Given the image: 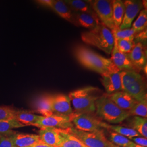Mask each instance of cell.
Instances as JSON below:
<instances>
[{
  "label": "cell",
  "mask_w": 147,
  "mask_h": 147,
  "mask_svg": "<svg viewBox=\"0 0 147 147\" xmlns=\"http://www.w3.org/2000/svg\"><path fill=\"white\" fill-rule=\"evenodd\" d=\"M74 53L78 61L82 66L101 75L108 72L121 71L111 59L102 56L88 47L77 46L75 47Z\"/></svg>",
  "instance_id": "1"
},
{
  "label": "cell",
  "mask_w": 147,
  "mask_h": 147,
  "mask_svg": "<svg viewBox=\"0 0 147 147\" xmlns=\"http://www.w3.org/2000/svg\"><path fill=\"white\" fill-rule=\"evenodd\" d=\"M100 89L88 86L71 92L69 98L76 113H91L95 112V103L100 97Z\"/></svg>",
  "instance_id": "2"
},
{
  "label": "cell",
  "mask_w": 147,
  "mask_h": 147,
  "mask_svg": "<svg viewBox=\"0 0 147 147\" xmlns=\"http://www.w3.org/2000/svg\"><path fill=\"white\" fill-rule=\"evenodd\" d=\"M95 113L100 119L113 124H119L130 117L128 111L119 107L107 94L101 95L96 100Z\"/></svg>",
  "instance_id": "3"
},
{
  "label": "cell",
  "mask_w": 147,
  "mask_h": 147,
  "mask_svg": "<svg viewBox=\"0 0 147 147\" xmlns=\"http://www.w3.org/2000/svg\"><path fill=\"white\" fill-rule=\"evenodd\" d=\"M81 37L84 43L98 47L109 55L111 54L115 42L111 30L101 22L94 28L82 33Z\"/></svg>",
  "instance_id": "4"
},
{
  "label": "cell",
  "mask_w": 147,
  "mask_h": 147,
  "mask_svg": "<svg viewBox=\"0 0 147 147\" xmlns=\"http://www.w3.org/2000/svg\"><path fill=\"white\" fill-rule=\"evenodd\" d=\"M122 91L137 101L147 100V86L144 78L135 71H121Z\"/></svg>",
  "instance_id": "5"
},
{
  "label": "cell",
  "mask_w": 147,
  "mask_h": 147,
  "mask_svg": "<svg viewBox=\"0 0 147 147\" xmlns=\"http://www.w3.org/2000/svg\"><path fill=\"white\" fill-rule=\"evenodd\" d=\"M74 127L81 131L93 132L107 129V123L104 122L94 114L76 113L70 115Z\"/></svg>",
  "instance_id": "6"
},
{
  "label": "cell",
  "mask_w": 147,
  "mask_h": 147,
  "mask_svg": "<svg viewBox=\"0 0 147 147\" xmlns=\"http://www.w3.org/2000/svg\"><path fill=\"white\" fill-rule=\"evenodd\" d=\"M68 130L87 147H108L111 142L105 136L104 130L93 132L79 130L74 127L68 128Z\"/></svg>",
  "instance_id": "7"
},
{
  "label": "cell",
  "mask_w": 147,
  "mask_h": 147,
  "mask_svg": "<svg viewBox=\"0 0 147 147\" xmlns=\"http://www.w3.org/2000/svg\"><path fill=\"white\" fill-rule=\"evenodd\" d=\"M89 1L101 22L110 30L116 28L113 18L112 1L93 0Z\"/></svg>",
  "instance_id": "8"
},
{
  "label": "cell",
  "mask_w": 147,
  "mask_h": 147,
  "mask_svg": "<svg viewBox=\"0 0 147 147\" xmlns=\"http://www.w3.org/2000/svg\"><path fill=\"white\" fill-rule=\"evenodd\" d=\"M33 126L40 129L47 127L67 129L74 127L70 116L53 114L47 117L40 116Z\"/></svg>",
  "instance_id": "9"
},
{
  "label": "cell",
  "mask_w": 147,
  "mask_h": 147,
  "mask_svg": "<svg viewBox=\"0 0 147 147\" xmlns=\"http://www.w3.org/2000/svg\"><path fill=\"white\" fill-rule=\"evenodd\" d=\"M124 3L125 13L123 20L119 27L121 30L130 28L134 20L143 7L141 1L126 0Z\"/></svg>",
  "instance_id": "10"
},
{
  "label": "cell",
  "mask_w": 147,
  "mask_h": 147,
  "mask_svg": "<svg viewBox=\"0 0 147 147\" xmlns=\"http://www.w3.org/2000/svg\"><path fill=\"white\" fill-rule=\"evenodd\" d=\"M51 105L54 114L70 116L74 113L68 95L63 94L51 95Z\"/></svg>",
  "instance_id": "11"
},
{
  "label": "cell",
  "mask_w": 147,
  "mask_h": 147,
  "mask_svg": "<svg viewBox=\"0 0 147 147\" xmlns=\"http://www.w3.org/2000/svg\"><path fill=\"white\" fill-rule=\"evenodd\" d=\"M101 83L107 94L111 95L122 91L121 71L108 72L101 75Z\"/></svg>",
  "instance_id": "12"
},
{
  "label": "cell",
  "mask_w": 147,
  "mask_h": 147,
  "mask_svg": "<svg viewBox=\"0 0 147 147\" xmlns=\"http://www.w3.org/2000/svg\"><path fill=\"white\" fill-rule=\"evenodd\" d=\"M127 55L137 70L146 68L147 54L143 43L137 42L131 51Z\"/></svg>",
  "instance_id": "13"
},
{
  "label": "cell",
  "mask_w": 147,
  "mask_h": 147,
  "mask_svg": "<svg viewBox=\"0 0 147 147\" xmlns=\"http://www.w3.org/2000/svg\"><path fill=\"white\" fill-rule=\"evenodd\" d=\"M111 54V60L121 71H135L137 72L136 69L135 68V67L132 64L127 54L121 52L118 49L115 43Z\"/></svg>",
  "instance_id": "14"
},
{
  "label": "cell",
  "mask_w": 147,
  "mask_h": 147,
  "mask_svg": "<svg viewBox=\"0 0 147 147\" xmlns=\"http://www.w3.org/2000/svg\"><path fill=\"white\" fill-rule=\"evenodd\" d=\"M49 8L52 9L58 16L65 20L70 22L74 25L78 26V24L74 15V12L64 1L51 0Z\"/></svg>",
  "instance_id": "15"
},
{
  "label": "cell",
  "mask_w": 147,
  "mask_h": 147,
  "mask_svg": "<svg viewBox=\"0 0 147 147\" xmlns=\"http://www.w3.org/2000/svg\"><path fill=\"white\" fill-rule=\"evenodd\" d=\"M38 133L42 142L53 147H58L61 140L60 129L52 127L40 129Z\"/></svg>",
  "instance_id": "16"
},
{
  "label": "cell",
  "mask_w": 147,
  "mask_h": 147,
  "mask_svg": "<svg viewBox=\"0 0 147 147\" xmlns=\"http://www.w3.org/2000/svg\"><path fill=\"white\" fill-rule=\"evenodd\" d=\"M109 96L115 104L124 110H130L137 102L131 96L123 91L109 95Z\"/></svg>",
  "instance_id": "17"
},
{
  "label": "cell",
  "mask_w": 147,
  "mask_h": 147,
  "mask_svg": "<svg viewBox=\"0 0 147 147\" xmlns=\"http://www.w3.org/2000/svg\"><path fill=\"white\" fill-rule=\"evenodd\" d=\"M74 15L78 26L88 28L90 30L95 28L101 22L97 16L88 13L74 12Z\"/></svg>",
  "instance_id": "18"
},
{
  "label": "cell",
  "mask_w": 147,
  "mask_h": 147,
  "mask_svg": "<svg viewBox=\"0 0 147 147\" xmlns=\"http://www.w3.org/2000/svg\"><path fill=\"white\" fill-rule=\"evenodd\" d=\"M11 137L15 147H28L40 141L39 135L35 134H15Z\"/></svg>",
  "instance_id": "19"
},
{
  "label": "cell",
  "mask_w": 147,
  "mask_h": 147,
  "mask_svg": "<svg viewBox=\"0 0 147 147\" xmlns=\"http://www.w3.org/2000/svg\"><path fill=\"white\" fill-rule=\"evenodd\" d=\"M34 108L38 113L44 117L53 115L51 105V95H44L39 97L35 101Z\"/></svg>",
  "instance_id": "20"
},
{
  "label": "cell",
  "mask_w": 147,
  "mask_h": 147,
  "mask_svg": "<svg viewBox=\"0 0 147 147\" xmlns=\"http://www.w3.org/2000/svg\"><path fill=\"white\" fill-rule=\"evenodd\" d=\"M61 140L57 147H87L67 129H60Z\"/></svg>",
  "instance_id": "21"
},
{
  "label": "cell",
  "mask_w": 147,
  "mask_h": 147,
  "mask_svg": "<svg viewBox=\"0 0 147 147\" xmlns=\"http://www.w3.org/2000/svg\"><path fill=\"white\" fill-rule=\"evenodd\" d=\"M64 2L69 6L74 12H81L96 16L89 1L65 0Z\"/></svg>",
  "instance_id": "22"
},
{
  "label": "cell",
  "mask_w": 147,
  "mask_h": 147,
  "mask_svg": "<svg viewBox=\"0 0 147 147\" xmlns=\"http://www.w3.org/2000/svg\"><path fill=\"white\" fill-rule=\"evenodd\" d=\"M40 117L28 111L16 110L15 119L25 126H33Z\"/></svg>",
  "instance_id": "23"
},
{
  "label": "cell",
  "mask_w": 147,
  "mask_h": 147,
  "mask_svg": "<svg viewBox=\"0 0 147 147\" xmlns=\"http://www.w3.org/2000/svg\"><path fill=\"white\" fill-rule=\"evenodd\" d=\"M113 21L116 27H119L123 20L125 13V5L123 1H112Z\"/></svg>",
  "instance_id": "24"
},
{
  "label": "cell",
  "mask_w": 147,
  "mask_h": 147,
  "mask_svg": "<svg viewBox=\"0 0 147 147\" xmlns=\"http://www.w3.org/2000/svg\"><path fill=\"white\" fill-rule=\"evenodd\" d=\"M129 126L137 132L141 136L147 137V119L138 116H134L130 119Z\"/></svg>",
  "instance_id": "25"
},
{
  "label": "cell",
  "mask_w": 147,
  "mask_h": 147,
  "mask_svg": "<svg viewBox=\"0 0 147 147\" xmlns=\"http://www.w3.org/2000/svg\"><path fill=\"white\" fill-rule=\"evenodd\" d=\"M25 125L16 119L9 121H0V135L2 136L11 137L16 134V132L12 130L15 128H19Z\"/></svg>",
  "instance_id": "26"
},
{
  "label": "cell",
  "mask_w": 147,
  "mask_h": 147,
  "mask_svg": "<svg viewBox=\"0 0 147 147\" xmlns=\"http://www.w3.org/2000/svg\"><path fill=\"white\" fill-rule=\"evenodd\" d=\"M106 129L120 134L123 136L126 137L129 139H131L132 137H135L141 136V135L137 132L131 128L127 127H124L121 125H110L108 124Z\"/></svg>",
  "instance_id": "27"
},
{
  "label": "cell",
  "mask_w": 147,
  "mask_h": 147,
  "mask_svg": "<svg viewBox=\"0 0 147 147\" xmlns=\"http://www.w3.org/2000/svg\"><path fill=\"white\" fill-rule=\"evenodd\" d=\"M111 31L115 40L127 39L134 41L137 33L132 28L121 30L119 27H116Z\"/></svg>",
  "instance_id": "28"
},
{
  "label": "cell",
  "mask_w": 147,
  "mask_h": 147,
  "mask_svg": "<svg viewBox=\"0 0 147 147\" xmlns=\"http://www.w3.org/2000/svg\"><path fill=\"white\" fill-rule=\"evenodd\" d=\"M147 11L144 9L140 13L136 20L132 24V28L138 33L147 29Z\"/></svg>",
  "instance_id": "29"
},
{
  "label": "cell",
  "mask_w": 147,
  "mask_h": 147,
  "mask_svg": "<svg viewBox=\"0 0 147 147\" xmlns=\"http://www.w3.org/2000/svg\"><path fill=\"white\" fill-rule=\"evenodd\" d=\"M109 139V141L112 144L121 147H129L132 143L130 139L126 137L112 131L110 132Z\"/></svg>",
  "instance_id": "30"
},
{
  "label": "cell",
  "mask_w": 147,
  "mask_h": 147,
  "mask_svg": "<svg viewBox=\"0 0 147 147\" xmlns=\"http://www.w3.org/2000/svg\"><path fill=\"white\" fill-rule=\"evenodd\" d=\"M128 112L130 116H138L147 118V100L137 102L130 110L128 111Z\"/></svg>",
  "instance_id": "31"
},
{
  "label": "cell",
  "mask_w": 147,
  "mask_h": 147,
  "mask_svg": "<svg viewBox=\"0 0 147 147\" xmlns=\"http://www.w3.org/2000/svg\"><path fill=\"white\" fill-rule=\"evenodd\" d=\"M115 43L121 52L126 54L131 51L136 44L133 40L127 39H117L115 40Z\"/></svg>",
  "instance_id": "32"
},
{
  "label": "cell",
  "mask_w": 147,
  "mask_h": 147,
  "mask_svg": "<svg viewBox=\"0 0 147 147\" xmlns=\"http://www.w3.org/2000/svg\"><path fill=\"white\" fill-rule=\"evenodd\" d=\"M16 110L6 106H0V121H9L15 119Z\"/></svg>",
  "instance_id": "33"
},
{
  "label": "cell",
  "mask_w": 147,
  "mask_h": 147,
  "mask_svg": "<svg viewBox=\"0 0 147 147\" xmlns=\"http://www.w3.org/2000/svg\"><path fill=\"white\" fill-rule=\"evenodd\" d=\"M131 140H132V142L142 147H147V139L146 137L143 136L135 137L131 138Z\"/></svg>",
  "instance_id": "34"
},
{
  "label": "cell",
  "mask_w": 147,
  "mask_h": 147,
  "mask_svg": "<svg viewBox=\"0 0 147 147\" xmlns=\"http://www.w3.org/2000/svg\"><path fill=\"white\" fill-rule=\"evenodd\" d=\"M0 147H15L11 137H3L0 142Z\"/></svg>",
  "instance_id": "35"
},
{
  "label": "cell",
  "mask_w": 147,
  "mask_h": 147,
  "mask_svg": "<svg viewBox=\"0 0 147 147\" xmlns=\"http://www.w3.org/2000/svg\"><path fill=\"white\" fill-rule=\"evenodd\" d=\"M135 38H136L139 40V42H138L142 43V41L146 42V40H147V29L144 30L143 31L137 33Z\"/></svg>",
  "instance_id": "36"
},
{
  "label": "cell",
  "mask_w": 147,
  "mask_h": 147,
  "mask_svg": "<svg viewBox=\"0 0 147 147\" xmlns=\"http://www.w3.org/2000/svg\"><path fill=\"white\" fill-rule=\"evenodd\" d=\"M28 147H54L53 146H49V145H47V144L43 143L41 141H39L38 142H37L36 143L32 145L31 146Z\"/></svg>",
  "instance_id": "37"
},
{
  "label": "cell",
  "mask_w": 147,
  "mask_h": 147,
  "mask_svg": "<svg viewBox=\"0 0 147 147\" xmlns=\"http://www.w3.org/2000/svg\"><path fill=\"white\" fill-rule=\"evenodd\" d=\"M129 147H142V146H139V145H138V144H135V143H134V142H132L131 143V144L129 146Z\"/></svg>",
  "instance_id": "38"
},
{
  "label": "cell",
  "mask_w": 147,
  "mask_h": 147,
  "mask_svg": "<svg viewBox=\"0 0 147 147\" xmlns=\"http://www.w3.org/2000/svg\"><path fill=\"white\" fill-rule=\"evenodd\" d=\"M108 147H119V146H116L115 144H112V143H111L110 145Z\"/></svg>",
  "instance_id": "39"
},
{
  "label": "cell",
  "mask_w": 147,
  "mask_h": 147,
  "mask_svg": "<svg viewBox=\"0 0 147 147\" xmlns=\"http://www.w3.org/2000/svg\"><path fill=\"white\" fill-rule=\"evenodd\" d=\"M3 136H2V135H0V142H1V140H2V138H3Z\"/></svg>",
  "instance_id": "40"
}]
</instances>
